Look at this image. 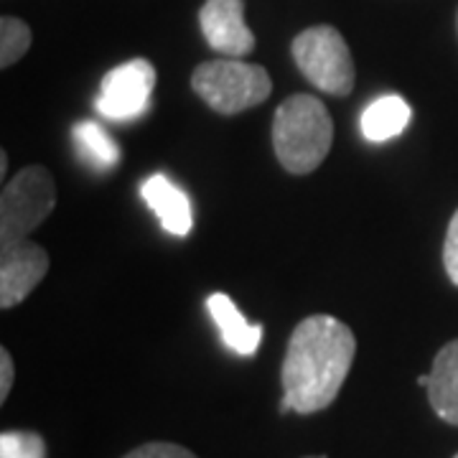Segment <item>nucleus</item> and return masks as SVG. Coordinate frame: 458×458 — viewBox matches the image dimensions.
<instances>
[{
	"mask_svg": "<svg viewBox=\"0 0 458 458\" xmlns=\"http://www.w3.org/2000/svg\"><path fill=\"white\" fill-rule=\"evenodd\" d=\"M354 357L357 339L352 328L327 313L306 316L293 328L280 367V412L311 415L327 410L342 393Z\"/></svg>",
	"mask_w": 458,
	"mask_h": 458,
	"instance_id": "nucleus-1",
	"label": "nucleus"
},
{
	"mask_svg": "<svg viewBox=\"0 0 458 458\" xmlns=\"http://www.w3.org/2000/svg\"><path fill=\"white\" fill-rule=\"evenodd\" d=\"M334 143V123L327 105L311 95L288 98L273 120V148L280 165L295 174H311L331 150Z\"/></svg>",
	"mask_w": 458,
	"mask_h": 458,
	"instance_id": "nucleus-2",
	"label": "nucleus"
},
{
	"mask_svg": "<svg viewBox=\"0 0 458 458\" xmlns=\"http://www.w3.org/2000/svg\"><path fill=\"white\" fill-rule=\"evenodd\" d=\"M191 87L214 113L237 114L258 107L273 92L270 74L260 64L240 59L204 62L191 74Z\"/></svg>",
	"mask_w": 458,
	"mask_h": 458,
	"instance_id": "nucleus-3",
	"label": "nucleus"
},
{
	"mask_svg": "<svg viewBox=\"0 0 458 458\" xmlns=\"http://www.w3.org/2000/svg\"><path fill=\"white\" fill-rule=\"evenodd\" d=\"M56 204V186L44 165H29L5 183L0 197V247L29 240Z\"/></svg>",
	"mask_w": 458,
	"mask_h": 458,
	"instance_id": "nucleus-4",
	"label": "nucleus"
},
{
	"mask_svg": "<svg viewBox=\"0 0 458 458\" xmlns=\"http://www.w3.org/2000/svg\"><path fill=\"white\" fill-rule=\"evenodd\" d=\"M293 59L303 77L321 92L346 98L354 87V62L334 26H311L293 41Z\"/></svg>",
	"mask_w": 458,
	"mask_h": 458,
	"instance_id": "nucleus-5",
	"label": "nucleus"
},
{
	"mask_svg": "<svg viewBox=\"0 0 458 458\" xmlns=\"http://www.w3.org/2000/svg\"><path fill=\"white\" fill-rule=\"evenodd\" d=\"M153 89H156V66L148 59H131L102 77L95 107L107 120H117V123L138 120L150 110Z\"/></svg>",
	"mask_w": 458,
	"mask_h": 458,
	"instance_id": "nucleus-6",
	"label": "nucleus"
},
{
	"mask_svg": "<svg viewBox=\"0 0 458 458\" xmlns=\"http://www.w3.org/2000/svg\"><path fill=\"white\" fill-rule=\"evenodd\" d=\"M199 26L207 44L229 59L255 49V33L245 23V0H207L199 11Z\"/></svg>",
	"mask_w": 458,
	"mask_h": 458,
	"instance_id": "nucleus-7",
	"label": "nucleus"
},
{
	"mask_svg": "<svg viewBox=\"0 0 458 458\" xmlns=\"http://www.w3.org/2000/svg\"><path fill=\"white\" fill-rule=\"evenodd\" d=\"M49 273V255L41 245L23 240L0 247V306L13 309Z\"/></svg>",
	"mask_w": 458,
	"mask_h": 458,
	"instance_id": "nucleus-8",
	"label": "nucleus"
},
{
	"mask_svg": "<svg viewBox=\"0 0 458 458\" xmlns=\"http://www.w3.org/2000/svg\"><path fill=\"white\" fill-rule=\"evenodd\" d=\"M140 197L146 199L150 212L158 216L161 227L174 234V237H186L194 227V212H191V201L181 191L179 186L171 179H165L164 174H153L143 181L140 186Z\"/></svg>",
	"mask_w": 458,
	"mask_h": 458,
	"instance_id": "nucleus-9",
	"label": "nucleus"
},
{
	"mask_svg": "<svg viewBox=\"0 0 458 458\" xmlns=\"http://www.w3.org/2000/svg\"><path fill=\"white\" fill-rule=\"evenodd\" d=\"M428 403L448 426H458V339L448 342L428 372Z\"/></svg>",
	"mask_w": 458,
	"mask_h": 458,
	"instance_id": "nucleus-10",
	"label": "nucleus"
},
{
	"mask_svg": "<svg viewBox=\"0 0 458 458\" xmlns=\"http://www.w3.org/2000/svg\"><path fill=\"white\" fill-rule=\"evenodd\" d=\"M207 309L212 321L222 334V342L227 344V349H232L240 357H252L262 342V327L260 324H247V318L242 311L234 306V301L227 293H212L207 298Z\"/></svg>",
	"mask_w": 458,
	"mask_h": 458,
	"instance_id": "nucleus-11",
	"label": "nucleus"
},
{
	"mask_svg": "<svg viewBox=\"0 0 458 458\" xmlns=\"http://www.w3.org/2000/svg\"><path fill=\"white\" fill-rule=\"evenodd\" d=\"M410 117H412V110L405 99L400 95H385L361 113V135L372 143H385L408 128Z\"/></svg>",
	"mask_w": 458,
	"mask_h": 458,
	"instance_id": "nucleus-12",
	"label": "nucleus"
},
{
	"mask_svg": "<svg viewBox=\"0 0 458 458\" xmlns=\"http://www.w3.org/2000/svg\"><path fill=\"white\" fill-rule=\"evenodd\" d=\"M72 143L77 156L95 171H110L120 161V146L95 120H82L72 128Z\"/></svg>",
	"mask_w": 458,
	"mask_h": 458,
	"instance_id": "nucleus-13",
	"label": "nucleus"
},
{
	"mask_svg": "<svg viewBox=\"0 0 458 458\" xmlns=\"http://www.w3.org/2000/svg\"><path fill=\"white\" fill-rule=\"evenodd\" d=\"M31 47V29L13 16L0 18V66L8 69Z\"/></svg>",
	"mask_w": 458,
	"mask_h": 458,
	"instance_id": "nucleus-14",
	"label": "nucleus"
},
{
	"mask_svg": "<svg viewBox=\"0 0 458 458\" xmlns=\"http://www.w3.org/2000/svg\"><path fill=\"white\" fill-rule=\"evenodd\" d=\"M0 458H47V441L33 430H5L0 436Z\"/></svg>",
	"mask_w": 458,
	"mask_h": 458,
	"instance_id": "nucleus-15",
	"label": "nucleus"
},
{
	"mask_svg": "<svg viewBox=\"0 0 458 458\" xmlns=\"http://www.w3.org/2000/svg\"><path fill=\"white\" fill-rule=\"evenodd\" d=\"M123 458H199L194 456L189 448H183L179 443H168V441H153L143 443L138 448H132L131 454H125Z\"/></svg>",
	"mask_w": 458,
	"mask_h": 458,
	"instance_id": "nucleus-16",
	"label": "nucleus"
},
{
	"mask_svg": "<svg viewBox=\"0 0 458 458\" xmlns=\"http://www.w3.org/2000/svg\"><path fill=\"white\" fill-rule=\"evenodd\" d=\"M443 265H445V273L454 285H458V209L451 216V225L445 232V242H443Z\"/></svg>",
	"mask_w": 458,
	"mask_h": 458,
	"instance_id": "nucleus-17",
	"label": "nucleus"
},
{
	"mask_svg": "<svg viewBox=\"0 0 458 458\" xmlns=\"http://www.w3.org/2000/svg\"><path fill=\"white\" fill-rule=\"evenodd\" d=\"M13 377H16L13 357H11L8 349H0V403L8 400L11 387H13Z\"/></svg>",
	"mask_w": 458,
	"mask_h": 458,
	"instance_id": "nucleus-18",
	"label": "nucleus"
},
{
	"mask_svg": "<svg viewBox=\"0 0 458 458\" xmlns=\"http://www.w3.org/2000/svg\"><path fill=\"white\" fill-rule=\"evenodd\" d=\"M418 385H420V387H428V375L418 377Z\"/></svg>",
	"mask_w": 458,
	"mask_h": 458,
	"instance_id": "nucleus-19",
	"label": "nucleus"
},
{
	"mask_svg": "<svg viewBox=\"0 0 458 458\" xmlns=\"http://www.w3.org/2000/svg\"><path fill=\"white\" fill-rule=\"evenodd\" d=\"M306 458H327V456H306Z\"/></svg>",
	"mask_w": 458,
	"mask_h": 458,
	"instance_id": "nucleus-20",
	"label": "nucleus"
},
{
	"mask_svg": "<svg viewBox=\"0 0 458 458\" xmlns=\"http://www.w3.org/2000/svg\"><path fill=\"white\" fill-rule=\"evenodd\" d=\"M456 26H458V16H456Z\"/></svg>",
	"mask_w": 458,
	"mask_h": 458,
	"instance_id": "nucleus-21",
	"label": "nucleus"
},
{
	"mask_svg": "<svg viewBox=\"0 0 458 458\" xmlns=\"http://www.w3.org/2000/svg\"><path fill=\"white\" fill-rule=\"evenodd\" d=\"M454 458H458V454H456V456H454Z\"/></svg>",
	"mask_w": 458,
	"mask_h": 458,
	"instance_id": "nucleus-22",
	"label": "nucleus"
}]
</instances>
